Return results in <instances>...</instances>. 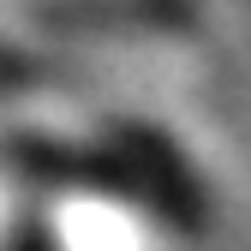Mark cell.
Returning <instances> with one entry per match:
<instances>
[{"label": "cell", "mask_w": 251, "mask_h": 251, "mask_svg": "<svg viewBox=\"0 0 251 251\" xmlns=\"http://www.w3.org/2000/svg\"><path fill=\"white\" fill-rule=\"evenodd\" d=\"M42 251H162L155 203L120 179H66L36 203Z\"/></svg>", "instance_id": "1"}]
</instances>
